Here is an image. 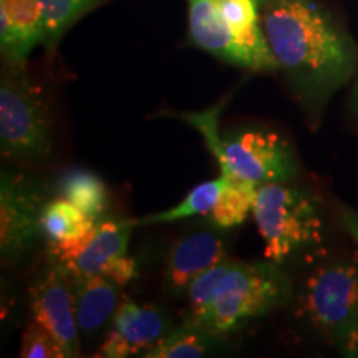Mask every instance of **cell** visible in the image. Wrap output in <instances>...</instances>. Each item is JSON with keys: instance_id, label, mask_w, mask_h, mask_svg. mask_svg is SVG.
<instances>
[{"instance_id": "obj_1", "label": "cell", "mask_w": 358, "mask_h": 358, "mask_svg": "<svg viewBox=\"0 0 358 358\" xmlns=\"http://www.w3.org/2000/svg\"><path fill=\"white\" fill-rule=\"evenodd\" d=\"M261 24L279 66L307 95L327 96L350 77L353 43L313 0H266Z\"/></svg>"}, {"instance_id": "obj_2", "label": "cell", "mask_w": 358, "mask_h": 358, "mask_svg": "<svg viewBox=\"0 0 358 358\" xmlns=\"http://www.w3.org/2000/svg\"><path fill=\"white\" fill-rule=\"evenodd\" d=\"M186 290L191 306L186 322L217 338L285 306L292 297V282L268 259L254 264L226 259L196 277Z\"/></svg>"}, {"instance_id": "obj_3", "label": "cell", "mask_w": 358, "mask_h": 358, "mask_svg": "<svg viewBox=\"0 0 358 358\" xmlns=\"http://www.w3.org/2000/svg\"><path fill=\"white\" fill-rule=\"evenodd\" d=\"M257 229L266 243V259L280 264L295 252L315 248L322 241V219L308 192L285 182L257 187L252 208Z\"/></svg>"}, {"instance_id": "obj_4", "label": "cell", "mask_w": 358, "mask_h": 358, "mask_svg": "<svg viewBox=\"0 0 358 358\" xmlns=\"http://www.w3.org/2000/svg\"><path fill=\"white\" fill-rule=\"evenodd\" d=\"M53 148V120L48 98L10 65L0 83V150L10 161H38Z\"/></svg>"}, {"instance_id": "obj_5", "label": "cell", "mask_w": 358, "mask_h": 358, "mask_svg": "<svg viewBox=\"0 0 358 358\" xmlns=\"http://www.w3.org/2000/svg\"><path fill=\"white\" fill-rule=\"evenodd\" d=\"M303 310L315 329L358 355V264L320 267L306 284Z\"/></svg>"}, {"instance_id": "obj_6", "label": "cell", "mask_w": 358, "mask_h": 358, "mask_svg": "<svg viewBox=\"0 0 358 358\" xmlns=\"http://www.w3.org/2000/svg\"><path fill=\"white\" fill-rule=\"evenodd\" d=\"M47 194L38 181L3 171L0 181V250L3 261H17L42 237Z\"/></svg>"}, {"instance_id": "obj_7", "label": "cell", "mask_w": 358, "mask_h": 358, "mask_svg": "<svg viewBox=\"0 0 358 358\" xmlns=\"http://www.w3.org/2000/svg\"><path fill=\"white\" fill-rule=\"evenodd\" d=\"M221 174L239 178L256 186L285 182L295 174L289 143L271 131H244L222 141L217 156Z\"/></svg>"}, {"instance_id": "obj_8", "label": "cell", "mask_w": 358, "mask_h": 358, "mask_svg": "<svg viewBox=\"0 0 358 358\" xmlns=\"http://www.w3.org/2000/svg\"><path fill=\"white\" fill-rule=\"evenodd\" d=\"M75 277L58 261L48 267L30 287V308L34 320L50 332L65 358L80 355L77 315H75Z\"/></svg>"}, {"instance_id": "obj_9", "label": "cell", "mask_w": 358, "mask_h": 358, "mask_svg": "<svg viewBox=\"0 0 358 358\" xmlns=\"http://www.w3.org/2000/svg\"><path fill=\"white\" fill-rule=\"evenodd\" d=\"M192 42L229 64L257 71L279 70L272 50H259L237 35L219 13L214 0H187Z\"/></svg>"}, {"instance_id": "obj_10", "label": "cell", "mask_w": 358, "mask_h": 358, "mask_svg": "<svg viewBox=\"0 0 358 358\" xmlns=\"http://www.w3.org/2000/svg\"><path fill=\"white\" fill-rule=\"evenodd\" d=\"M43 40L45 22L38 0H0V43L8 65L24 66L30 52Z\"/></svg>"}, {"instance_id": "obj_11", "label": "cell", "mask_w": 358, "mask_h": 358, "mask_svg": "<svg viewBox=\"0 0 358 358\" xmlns=\"http://www.w3.org/2000/svg\"><path fill=\"white\" fill-rule=\"evenodd\" d=\"M134 226V219L98 222L88 243L62 264H65L75 279L103 275L111 262L128 254L129 237Z\"/></svg>"}, {"instance_id": "obj_12", "label": "cell", "mask_w": 358, "mask_h": 358, "mask_svg": "<svg viewBox=\"0 0 358 358\" xmlns=\"http://www.w3.org/2000/svg\"><path fill=\"white\" fill-rule=\"evenodd\" d=\"M95 227L96 221L90 219L66 198L52 199L45 204L42 236L57 261L65 262L75 256L88 243Z\"/></svg>"}, {"instance_id": "obj_13", "label": "cell", "mask_w": 358, "mask_h": 358, "mask_svg": "<svg viewBox=\"0 0 358 358\" xmlns=\"http://www.w3.org/2000/svg\"><path fill=\"white\" fill-rule=\"evenodd\" d=\"M222 241L213 232H196L171 249L166 264V279L173 289L189 287L196 277L226 261Z\"/></svg>"}, {"instance_id": "obj_14", "label": "cell", "mask_w": 358, "mask_h": 358, "mask_svg": "<svg viewBox=\"0 0 358 358\" xmlns=\"http://www.w3.org/2000/svg\"><path fill=\"white\" fill-rule=\"evenodd\" d=\"M120 285L106 275L75 279V315L80 334L95 335L113 319Z\"/></svg>"}, {"instance_id": "obj_15", "label": "cell", "mask_w": 358, "mask_h": 358, "mask_svg": "<svg viewBox=\"0 0 358 358\" xmlns=\"http://www.w3.org/2000/svg\"><path fill=\"white\" fill-rule=\"evenodd\" d=\"M169 324L171 322L159 307L138 306L128 299L120 303L113 317V329L128 340L134 355L156 345L171 330Z\"/></svg>"}, {"instance_id": "obj_16", "label": "cell", "mask_w": 358, "mask_h": 358, "mask_svg": "<svg viewBox=\"0 0 358 358\" xmlns=\"http://www.w3.org/2000/svg\"><path fill=\"white\" fill-rule=\"evenodd\" d=\"M60 192L80 211L96 221L108 201V191L100 176L88 169H70L60 178Z\"/></svg>"}, {"instance_id": "obj_17", "label": "cell", "mask_w": 358, "mask_h": 358, "mask_svg": "<svg viewBox=\"0 0 358 358\" xmlns=\"http://www.w3.org/2000/svg\"><path fill=\"white\" fill-rule=\"evenodd\" d=\"M257 187L259 186L254 182L244 181V179L229 178L216 206L208 214L209 222L221 229L243 224L248 219L249 213H252Z\"/></svg>"}, {"instance_id": "obj_18", "label": "cell", "mask_w": 358, "mask_h": 358, "mask_svg": "<svg viewBox=\"0 0 358 358\" xmlns=\"http://www.w3.org/2000/svg\"><path fill=\"white\" fill-rule=\"evenodd\" d=\"M227 181H229V178L221 174V176L213 179V181L203 182V185H198L194 189H191L187 192L186 198L178 206H174V208L158 214H151L148 217L134 219V222H136V226H140V224H164L181 221V219L191 216H199V214L208 216L211 209L216 206Z\"/></svg>"}, {"instance_id": "obj_19", "label": "cell", "mask_w": 358, "mask_h": 358, "mask_svg": "<svg viewBox=\"0 0 358 358\" xmlns=\"http://www.w3.org/2000/svg\"><path fill=\"white\" fill-rule=\"evenodd\" d=\"M214 337L199 327L186 324L173 329L156 345L143 353L145 358H199L208 353Z\"/></svg>"}, {"instance_id": "obj_20", "label": "cell", "mask_w": 358, "mask_h": 358, "mask_svg": "<svg viewBox=\"0 0 358 358\" xmlns=\"http://www.w3.org/2000/svg\"><path fill=\"white\" fill-rule=\"evenodd\" d=\"M101 0H38L43 10L45 40L43 43L53 47L66 29L80 17L95 8Z\"/></svg>"}, {"instance_id": "obj_21", "label": "cell", "mask_w": 358, "mask_h": 358, "mask_svg": "<svg viewBox=\"0 0 358 358\" xmlns=\"http://www.w3.org/2000/svg\"><path fill=\"white\" fill-rule=\"evenodd\" d=\"M20 357L24 358H65L64 348L57 342V338L40 325L37 320L27 327L22 337Z\"/></svg>"}, {"instance_id": "obj_22", "label": "cell", "mask_w": 358, "mask_h": 358, "mask_svg": "<svg viewBox=\"0 0 358 358\" xmlns=\"http://www.w3.org/2000/svg\"><path fill=\"white\" fill-rule=\"evenodd\" d=\"M129 355H134L133 348L128 343V340L116 329H113L108 335H106L105 342L101 343L100 350L96 353V357L105 358H124Z\"/></svg>"}, {"instance_id": "obj_23", "label": "cell", "mask_w": 358, "mask_h": 358, "mask_svg": "<svg viewBox=\"0 0 358 358\" xmlns=\"http://www.w3.org/2000/svg\"><path fill=\"white\" fill-rule=\"evenodd\" d=\"M136 274V262H134L131 257H128V254L127 256L116 259L115 262H111L110 266L106 267V271L103 272V275L108 277V279L113 280L115 284H118L120 287H123V285H127L129 280H133Z\"/></svg>"}, {"instance_id": "obj_24", "label": "cell", "mask_w": 358, "mask_h": 358, "mask_svg": "<svg viewBox=\"0 0 358 358\" xmlns=\"http://www.w3.org/2000/svg\"><path fill=\"white\" fill-rule=\"evenodd\" d=\"M340 222H342L343 229L358 244V213L350 211V209H343V211H340Z\"/></svg>"}, {"instance_id": "obj_25", "label": "cell", "mask_w": 358, "mask_h": 358, "mask_svg": "<svg viewBox=\"0 0 358 358\" xmlns=\"http://www.w3.org/2000/svg\"><path fill=\"white\" fill-rule=\"evenodd\" d=\"M259 2H261V3H262V2H266V0H259Z\"/></svg>"}]
</instances>
